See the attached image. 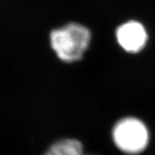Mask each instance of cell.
Returning <instances> with one entry per match:
<instances>
[{
  "label": "cell",
  "instance_id": "obj_1",
  "mask_svg": "<svg viewBox=\"0 0 155 155\" xmlns=\"http://www.w3.org/2000/svg\"><path fill=\"white\" fill-rule=\"evenodd\" d=\"M91 39L90 30L78 23H69L58 28L50 35L51 46L58 58L68 63L82 58L90 45Z\"/></svg>",
  "mask_w": 155,
  "mask_h": 155
},
{
  "label": "cell",
  "instance_id": "obj_4",
  "mask_svg": "<svg viewBox=\"0 0 155 155\" xmlns=\"http://www.w3.org/2000/svg\"><path fill=\"white\" fill-rule=\"evenodd\" d=\"M84 153L81 142L76 139H63L52 144L44 155H83Z\"/></svg>",
  "mask_w": 155,
  "mask_h": 155
},
{
  "label": "cell",
  "instance_id": "obj_3",
  "mask_svg": "<svg viewBox=\"0 0 155 155\" xmlns=\"http://www.w3.org/2000/svg\"><path fill=\"white\" fill-rule=\"evenodd\" d=\"M119 45L128 53L136 54L143 49L147 42V32L141 23L129 21L122 24L116 31Z\"/></svg>",
  "mask_w": 155,
  "mask_h": 155
},
{
  "label": "cell",
  "instance_id": "obj_2",
  "mask_svg": "<svg viewBox=\"0 0 155 155\" xmlns=\"http://www.w3.org/2000/svg\"><path fill=\"white\" fill-rule=\"evenodd\" d=\"M113 140L118 149L127 154H138L149 143V132L143 122L135 117H125L115 124Z\"/></svg>",
  "mask_w": 155,
  "mask_h": 155
},
{
  "label": "cell",
  "instance_id": "obj_5",
  "mask_svg": "<svg viewBox=\"0 0 155 155\" xmlns=\"http://www.w3.org/2000/svg\"><path fill=\"white\" fill-rule=\"evenodd\" d=\"M83 155H91V154H85V153H84V154Z\"/></svg>",
  "mask_w": 155,
  "mask_h": 155
}]
</instances>
